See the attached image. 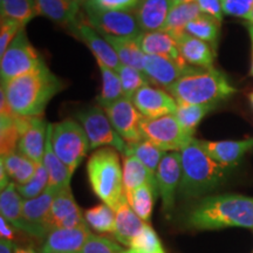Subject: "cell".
Returning a JSON list of instances; mask_svg holds the SVG:
<instances>
[{
  "mask_svg": "<svg viewBox=\"0 0 253 253\" xmlns=\"http://www.w3.org/2000/svg\"><path fill=\"white\" fill-rule=\"evenodd\" d=\"M1 88L13 112L19 116H42L46 107L63 89V81L46 63L37 71L1 82Z\"/></svg>",
  "mask_w": 253,
  "mask_h": 253,
  "instance_id": "obj_1",
  "label": "cell"
},
{
  "mask_svg": "<svg viewBox=\"0 0 253 253\" xmlns=\"http://www.w3.org/2000/svg\"><path fill=\"white\" fill-rule=\"evenodd\" d=\"M186 223L196 230L253 229V197L238 194L208 196L190 210Z\"/></svg>",
  "mask_w": 253,
  "mask_h": 253,
  "instance_id": "obj_2",
  "label": "cell"
},
{
  "mask_svg": "<svg viewBox=\"0 0 253 253\" xmlns=\"http://www.w3.org/2000/svg\"><path fill=\"white\" fill-rule=\"evenodd\" d=\"M177 104H217L237 89L223 73L214 68L192 67L167 89Z\"/></svg>",
  "mask_w": 253,
  "mask_h": 253,
  "instance_id": "obj_3",
  "label": "cell"
},
{
  "mask_svg": "<svg viewBox=\"0 0 253 253\" xmlns=\"http://www.w3.org/2000/svg\"><path fill=\"white\" fill-rule=\"evenodd\" d=\"M182 181L178 194L184 198L201 197L225 181L230 169L214 162L195 140L181 151Z\"/></svg>",
  "mask_w": 253,
  "mask_h": 253,
  "instance_id": "obj_4",
  "label": "cell"
},
{
  "mask_svg": "<svg viewBox=\"0 0 253 253\" xmlns=\"http://www.w3.org/2000/svg\"><path fill=\"white\" fill-rule=\"evenodd\" d=\"M87 175L94 194L114 211L118 210L126 197L119 151L110 147L95 150L87 162Z\"/></svg>",
  "mask_w": 253,
  "mask_h": 253,
  "instance_id": "obj_5",
  "label": "cell"
},
{
  "mask_svg": "<svg viewBox=\"0 0 253 253\" xmlns=\"http://www.w3.org/2000/svg\"><path fill=\"white\" fill-rule=\"evenodd\" d=\"M52 147L72 176L90 150L84 126L74 119L52 123Z\"/></svg>",
  "mask_w": 253,
  "mask_h": 253,
  "instance_id": "obj_6",
  "label": "cell"
},
{
  "mask_svg": "<svg viewBox=\"0 0 253 253\" xmlns=\"http://www.w3.org/2000/svg\"><path fill=\"white\" fill-rule=\"evenodd\" d=\"M141 132L144 140L166 153H181L195 140V134L183 128L175 114L157 119L144 118L141 122Z\"/></svg>",
  "mask_w": 253,
  "mask_h": 253,
  "instance_id": "obj_7",
  "label": "cell"
},
{
  "mask_svg": "<svg viewBox=\"0 0 253 253\" xmlns=\"http://www.w3.org/2000/svg\"><path fill=\"white\" fill-rule=\"evenodd\" d=\"M77 120L86 131L90 150L110 147L125 156L128 144L114 129L103 108L100 106L82 108L77 113Z\"/></svg>",
  "mask_w": 253,
  "mask_h": 253,
  "instance_id": "obj_8",
  "label": "cell"
},
{
  "mask_svg": "<svg viewBox=\"0 0 253 253\" xmlns=\"http://www.w3.org/2000/svg\"><path fill=\"white\" fill-rule=\"evenodd\" d=\"M43 65V59L31 43L24 28L14 38L5 54L0 58L1 82H7L12 79L37 71Z\"/></svg>",
  "mask_w": 253,
  "mask_h": 253,
  "instance_id": "obj_9",
  "label": "cell"
},
{
  "mask_svg": "<svg viewBox=\"0 0 253 253\" xmlns=\"http://www.w3.org/2000/svg\"><path fill=\"white\" fill-rule=\"evenodd\" d=\"M84 8L86 21L101 36L137 39L143 32L132 12L103 11L84 4Z\"/></svg>",
  "mask_w": 253,
  "mask_h": 253,
  "instance_id": "obj_10",
  "label": "cell"
},
{
  "mask_svg": "<svg viewBox=\"0 0 253 253\" xmlns=\"http://www.w3.org/2000/svg\"><path fill=\"white\" fill-rule=\"evenodd\" d=\"M103 110L114 129L126 143H135L144 140L141 132V122L144 118L130 99L121 97L103 108Z\"/></svg>",
  "mask_w": 253,
  "mask_h": 253,
  "instance_id": "obj_11",
  "label": "cell"
},
{
  "mask_svg": "<svg viewBox=\"0 0 253 253\" xmlns=\"http://www.w3.org/2000/svg\"><path fill=\"white\" fill-rule=\"evenodd\" d=\"M156 176L157 191L162 199L163 211L170 213L175 207L177 191L182 181L181 153H167L157 168Z\"/></svg>",
  "mask_w": 253,
  "mask_h": 253,
  "instance_id": "obj_12",
  "label": "cell"
},
{
  "mask_svg": "<svg viewBox=\"0 0 253 253\" xmlns=\"http://www.w3.org/2000/svg\"><path fill=\"white\" fill-rule=\"evenodd\" d=\"M87 225L84 213L78 207L71 186L60 189L56 192L48 218V232L55 229H72Z\"/></svg>",
  "mask_w": 253,
  "mask_h": 253,
  "instance_id": "obj_13",
  "label": "cell"
},
{
  "mask_svg": "<svg viewBox=\"0 0 253 253\" xmlns=\"http://www.w3.org/2000/svg\"><path fill=\"white\" fill-rule=\"evenodd\" d=\"M67 30L71 36L82 41L90 49V52L95 56V60H99V61L108 66L109 68L114 69V71H116L119 66L121 65L113 47L109 45L108 41L104 39L99 32L95 31L87 23L84 15H82L77 24H74L73 26L67 28Z\"/></svg>",
  "mask_w": 253,
  "mask_h": 253,
  "instance_id": "obj_14",
  "label": "cell"
},
{
  "mask_svg": "<svg viewBox=\"0 0 253 253\" xmlns=\"http://www.w3.org/2000/svg\"><path fill=\"white\" fill-rule=\"evenodd\" d=\"M132 103L145 119H157L175 114L177 102L169 91L145 86L132 96Z\"/></svg>",
  "mask_w": 253,
  "mask_h": 253,
  "instance_id": "obj_15",
  "label": "cell"
},
{
  "mask_svg": "<svg viewBox=\"0 0 253 253\" xmlns=\"http://www.w3.org/2000/svg\"><path fill=\"white\" fill-rule=\"evenodd\" d=\"M48 125L49 123H47L42 116L26 118L25 126L21 130L18 151L37 164L42 163L46 149Z\"/></svg>",
  "mask_w": 253,
  "mask_h": 253,
  "instance_id": "obj_16",
  "label": "cell"
},
{
  "mask_svg": "<svg viewBox=\"0 0 253 253\" xmlns=\"http://www.w3.org/2000/svg\"><path fill=\"white\" fill-rule=\"evenodd\" d=\"M91 235L89 226L49 231L40 253H79Z\"/></svg>",
  "mask_w": 253,
  "mask_h": 253,
  "instance_id": "obj_17",
  "label": "cell"
},
{
  "mask_svg": "<svg viewBox=\"0 0 253 253\" xmlns=\"http://www.w3.org/2000/svg\"><path fill=\"white\" fill-rule=\"evenodd\" d=\"M198 143L214 162L227 169L238 166L244 155L253 149V138L242 141L198 140Z\"/></svg>",
  "mask_w": 253,
  "mask_h": 253,
  "instance_id": "obj_18",
  "label": "cell"
},
{
  "mask_svg": "<svg viewBox=\"0 0 253 253\" xmlns=\"http://www.w3.org/2000/svg\"><path fill=\"white\" fill-rule=\"evenodd\" d=\"M192 67L183 65L171 59L158 55H145L144 74L149 78L151 84L168 89L171 87L179 78L183 77Z\"/></svg>",
  "mask_w": 253,
  "mask_h": 253,
  "instance_id": "obj_19",
  "label": "cell"
},
{
  "mask_svg": "<svg viewBox=\"0 0 253 253\" xmlns=\"http://www.w3.org/2000/svg\"><path fill=\"white\" fill-rule=\"evenodd\" d=\"M24 199L19 194L17 184L11 182L0 192V213L1 217L21 232L40 238L39 232L31 225L24 216ZM41 239V238H40Z\"/></svg>",
  "mask_w": 253,
  "mask_h": 253,
  "instance_id": "obj_20",
  "label": "cell"
},
{
  "mask_svg": "<svg viewBox=\"0 0 253 253\" xmlns=\"http://www.w3.org/2000/svg\"><path fill=\"white\" fill-rule=\"evenodd\" d=\"M39 15L69 28L80 20V0H36Z\"/></svg>",
  "mask_w": 253,
  "mask_h": 253,
  "instance_id": "obj_21",
  "label": "cell"
},
{
  "mask_svg": "<svg viewBox=\"0 0 253 253\" xmlns=\"http://www.w3.org/2000/svg\"><path fill=\"white\" fill-rule=\"evenodd\" d=\"M137 42L145 55H158L188 65L181 56L178 43L175 38L164 31L142 32Z\"/></svg>",
  "mask_w": 253,
  "mask_h": 253,
  "instance_id": "obj_22",
  "label": "cell"
},
{
  "mask_svg": "<svg viewBox=\"0 0 253 253\" xmlns=\"http://www.w3.org/2000/svg\"><path fill=\"white\" fill-rule=\"evenodd\" d=\"M56 192L58 191L55 189L48 186L38 197L24 201V216L28 223L39 232L41 239L46 238L48 235L47 224H48L50 208H52Z\"/></svg>",
  "mask_w": 253,
  "mask_h": 253,
  "instance_id": "obj_23",
  "label": "cell"
},
{
  "mask_svg": "<svg viewBox=\"0 0 253 253\" xmlns=\"http://www.w3.org/2000/svg\"><path fill=\"white\" fill-rule=\"evenodd\" d=\"M172 6V0H140L132 13L143 32L161 31Z\"/></svg>",
  "mask_w": 253,
  "mask_h": 253,
  "instance_id": "obj_24",
  "label": "cell"
},
{
  "mask_svg": "<svg viewBox=\"0 0 253 253\" xmlns=\"http://www.w3.org/2000/svg\"><path fill=\"white\" fill-rule=\"evenodd\" d=\"M115 230L113 232L114 238L121 245L128 248L132 240L136 238V236L143 229L145 223L132 210L130 204L128 203L126 196L122 199L121 204L115 211Z\"/></svg>",
  "mask_w": 253,
  "mask_h": 253,
  "instance_id": "obj_25",
  "label": "cell"
},
{
  "mask_svg": "<svg viewBox=\"0 0 253 253\" xmlns=\"http://www.w3.org/2000/svg\"><path fill=\"white\" fill-rule=\"evenodd\" d=\"M183 60L191 67L213 68L214 52L210 43L184 33L177 39Z\"/></svg>",
  "mask_w": 253,
  "mask_h": 253,
  "instance_id": "obj_26",
  "label": "cell"
},
{
  "mask_svg": "<svg viewBox=\"0 0 253 253\" xmlns=\"http://www.w3.org/2000/svg\"><path fill=\"white\" fill-rule=\"evenodd\" d=\"M43 167L46 168L48 173V186L59 191L60 189L71 186L72 175L68 168L63 164L60 158L56 156L52 147V123L48 125V131H47V141L45 155L42 160Z\"/></svg>",
  "mask_w": 253,
  "mask_h": 253,
  "instance_id": "obj_27",
  "label": "cell"
},
{
  "mask_svg": "<svg viewBox=\"0 0 253 253\" xmlns=\"http://www.w3.org/2000/svg\"><path fill=\"white\" fill-rule=\"evenodd\" d=\"M123 186H125L126 196L130 195L132 191L140 186L151 183L156 184V176L135 156H123Z\"/></svg>",
  "mask_w": 253,
  "mask_h": 253,
  "instance_id": "obj_28",
  "label": "cell"
},
{
  "mask_svg": "<svg viewBox=\"0 0 253 253\" xmlns=\"http://www.w3.org/2000/svg\"><path fill=\"white\" fill-rule=\"evenodd\" d=\"M202 14L197 2H183V4L173 5L170 9L169 15L163 28L161 31L167 32L177 40L185 33V28L189 23L195 20Z\"/></svg>",
  "mask_w": 253,
  "mask_h": 253,
  "instance_id": "obj_29",
  "label": "cell"
},
{
  "mask_svg": "<svg viewBox=\"0 0 253 253\" xmlns=\"http://www.w3.org/2000/svg\"><path fill=\"white\" fill-rule=\"evenodd\" d=\"M115 50L116 55L122 65L136 68L143 72L145 54L138 45L137 39L129 38H116L110 36H102ZM144 73V72H143Z\"/></svg>",
  "mask_w": 253,
  "mask_h": 253,
  "instance_id": "obj_30",
  "label": "cell"
},
{
  "mask_svg": "<svg viewBox=\"0 0 253 253\" xmlns=\"http://www.w3.org/2000/svg\"><path fill=\"white\" fill-rule=\"evenodd\" d=\"M0 164L5 168L11 181L17 185H24L30 182L33 178L38 167L36 162L24 156L19 151L1 156Z\"/></svg>",
  "mask_w": 253,
  "mask_h": 253,
  "instance_id": "obj_31",
  "label": "cell"
},
{
  "mask_svg": "<svg viewBox=\"0 0 253 253\" xmlns=\"http://www.w3.org/2000/svg\"><path fill=\"white\" fill-rule=\"evenodd\" d=\"M96 62L101 73V80H102V87H101L100 95L96 97V102L101 108H106L109 104L125 96H123L121 80L116 71L109 68L99 60H96Z\"/></svg>",
  "mask_w": 253,
  "mask_h": 253,
  "instance_id": "obj_32",
  "label": "cell"
},
{
  "mask_svg": "<svg viewBox=\"0 0 253 253\" xmlns=\"http://www.w3.org/2000/svg\"><path fill=\"white\" fill-rule=\"evenodd\" d=\"M157 192V185L148 183L126 196L128 203L130 204L132 210L144 223L150 221Z\"/></svg>",
  "mask_w": 253,
  "mask_h": 253,
  "instance_id": "obj_33",
  "label": "cell"
},
{
  "mask_svg": "<svg viewBox=\"0 0 253 253\" xmlns=\"http://www.w3.org/2000/svg\"><path fill=\"white\" fill-rule=\"evenodd\" d=\"M1 17L13 19L25 27L39 15L36 0H0Z\"/></svg>",
  "mask_w": 253,
  "mask_h": 253,
  "instance_id": "obj_34",
  "label": "cell"
},
{
  "mask_svg": "<svg viewBox=\"0 0 253 253\" xmlns=\"http://www.w3.org/2000/svg\"><path fill=\"white\" fill-rule=\"evenodd\" d=\"M126 153L125 156H135L141 161L153 173H156L157 168L164 157L166 151L161 150L156 145L147 140H142L135 143H126Z\"/></svg>",
  "mask_w": 253,
  "mask_h": 253,
  "instance_id": "obj_35",
  "label": "cell"
},
{
  "mask_svg": "<svg viewBox=\"0 0 253 253\" xmlns=\"http://www.w3.org/2000/svg\"><path fill=\"white\" fill-rule=\"evenodd\" d=\"M220 23L210 15L201 14L188 24L185 33L216 47L219 38Z\"/></svg>",
  "mask_w": 253,
  "mask_h": 253,
  "instance_id": "obj_36",
  "label": "cell"
},
{
  "mask_svg": "<svg viewBox=\"0 0 253 253\" xmlns=\"http://www.w3.org/2000/svg\"><path fill=\"white\" fill-rule=\"evenodd\" d=\"M217 104H177L175 112L176 119L186 130L195 134L196 128L211 110L216 108Z\"/></svg>",
  "mask_w": 253,
  "mask_h": 253,
  "instance_id": "obj_37",
  "label": "cell"
},
{
  "mask_svg": "<svg viewBox=\"0 0 253 253\" xmlns=\"http://www.w3.org/2000/svg\"><path fill=\"white\" fill-rule=\"evenodd\" d=\"M88 226L101 233H112L115 230V211L107 204L101 203L84 212Z\"/></svg>",
  "mask_w": 253,
  "mask_h": 253,
  "instance_id": "obj_38",
  "label": "cell"
},
{
  "mask_svg": "<svg viewBox=\"0 0 253 253\" xmlns=\"http://www.w3.org/2000/svg\"><path fill=\"white\" fill-rule=\"evenodd\" d=\"M120 80H121V86L123 96L126 99H132V96L137 93L141 88L145 86H150L151 81L149 78L144 74L143 72L138 69L129 67L126 65H120L119 68L116 69Z\"/></svg>",
  "mask_w": 253,
  "mask_h": 253,
  "instance_id": "obj_39",
  "label": "cell"
},
{
  "mask_svg": "<svg viewBox=\"0 0 253 253\" xmlns=\"http://www.w3.org/2000/svg\"><path fill=\"white\" fill-rule=\"evenodd\" d=\"M18 116L0 118V153L1 156L18 151L21 129L18 122Z\"/></svg>",
  "mask_w": 253,
  "mask_h": 253,
  "instance_id": "obj_40",
  "label": "cell"
},
{
  "mask_svg": "<svg viewBox=\"0 0 253 253\" xmlns=\"http://www.w3.org/2000/svg\"><path fill=\"white\" fill-rule=\"evenodd\" d=\"M123 253H166V251L155 230L149 223H145L141 232Z\"/></svg>",
  "mask_w": 253,
  "mask_h": 253,
  "instance_id": "obj_41",
  "label": "cell"
},
{
  "mask_svg": "<svg viewBox=\"0 0 253 253\" xmlns=\"http://www.w3.org/2000/svg\"><path fill=\"white\" fill-rule=\"evenodd\" d=\"M47 188H48V173H47L46 168L43 167L42 163L38 164L37 171L30 182L24 185H17L19 194L24 201L38 197Z\"/></svg>",
  "mask_w": 253,
  "mask_h": 253,
  "instance_id": "obj_42",
  "label": "cell"
},
{
  "mask_svg": "<svg viewBox=\"0 0 253 253\" xmlns=\"http://www.w3.org/2000/svg\"><path fill=\"white\" fill-rule=\"evenodd\" d=\"M126 249L108 237L96 236L91 233L86 244L79 253H123Z\"/></svg>",
  "mask_w": 253,
  "mask_h": 253,
  "instance_id": "obj_43",
  "label": "cell"
},
{
  "mask_svg": "<svg viewBox=\"0 0 253 253\" xmlns=\"http://www.w3.org/2000/svg\"><path fill=\"white\" fill-rule=\"evenodd\" d=\"M24 26L13 19L1 17L0 20V58L5 54L6 49L11 45L19 32L24 30Z\"/></svg>",
  "mask_w": 253,
  "mask_h": 253,
  "instance_id": "obj_44",
  "label": "cell"
},
{
  "mask_svg": "<svg viewBox=\"0 0 253 253\" xmlns=\"http://www.w3.org/2000/svg\"><path fill=\"white\" fill-rule=\"evenodd\" d=\"M140 0H86L84 5L103 11L134 12Z\"/></svg>",
  "mask_w": 253,
  "mask_h": 253,
  "instance_id": "obj_45",
  "label": "cell"
},
{
  "mask_svg": "<svg viewBox=\"0 0 253 253\" xmlns=\"http://www.w3.org/2000/svg\"><path fill=\"white\" fill-rule=\"evenodd\" d=\"M221 7L224 14L246 19L253 8V0H221Z\"/></svg>",
  "mask_w": 253,
  "mask_h": 253,
  "instance_id": "obj_46",
  "label": "cell"
},
{
  "mask_svg": "<svg viewBox=\"0 0 253 253\" xmlns=\"http://www.w3.org/2000/svg\"><path fill=\"white\" fill-rule=\"evenodd\" d=\"M196 2H197L202 14L210 15L221 24L224 17L221 0H196Z\"/></svg>",
  "mask_w": 253,
  "mask_h": 253,
  "instance_id": "obj_47",
  "label": "cell"
},
{
  "mask_svg": "<svg viewBox=\"0 0 253 253\" xmlns=\"http://www.w3.org/2000/svg\"><path fill=\"white\" fill-rule=\"evenodd\" d=\"M15 230L17 229L14 226H12L5 218L0 217V236H1V239H14Z\"/></svg>",
  "mask_w": 253,
  "mask_h": 253,
  "instance_id": "obj_48",
  "label": "cell"
},
{
  "mask_svg": "<svg viewBox=\"0 0 253 253\" xmlns=\"http://www.w3.org/2000/svg\"><path fill=\"white\" fill-rule=\"evenodd\" d=\"M15 248L17 245L12 240L1 239L0 242V253H15Z\"/></svg>",
  "mask_w": 253,
  "mask_h": 253,
  "instance_id": "obj_49",
  "label": "cell"
},
{
  "mask_svg": "<svg viewBox=\"0 0 253 253\" xmlns=\"http://www.w3.org/2000/svg\"><path fill=\"white\" fill-rule=\"evenodd\" d=\"M248 28H249V33L250 37H251V42H252V65H251V71H250V74L253 77V24H248Z\"/></svg>",
  "mask_w": 253,
  "mask_h": 253,
  "instance_id": "obj_50",
  "label": "cell"
},
{
  "mask_svg": "<svg viewBox=\"0 0 253 253\" xmlns=\"http://www.w3.org/2000/svg\"><path fill=\"white\" fill-rule=\"evenodd\" d=\"M15 253H38V252L32 248V246H28V248H20V246H17V248H15Z\"/></svg>",
  "mask_w": 253,
  "mask_h": 253,
  "instance_id": "obj_51",
  "label": "cell"
},
{
  "mask_svg": "<svg viewBox=\"0 0 253 253\" xmlns=\"http://www.w3.org/2000/svg\"><path fill=\"white\" fill-rule=\"evenodd\" d=\"M192 1H196V0H172L173 5L183 4V2H192Z\"/></svg>",
  "mask_w": 253,
  "mask_h": 253,
  "instance_id": "obj_52",
  "label": "cell"
},
{
  "mask_svg": "<svg viewBox=\"0 0 253 253\" xmlns=\"http://www.w3.org/2000/svg\"><path fill=\"white\" fill-rule=\"evenodd\" d=\"M246 20H248L250 24H253V8H252V11H251V12H250L249 17H248V18H246Z\"/></svg>",
  "mask_w": 253,
  "mask_h": 253,
  "instance_id": "obj_53",
  "label": "cell"
},
{
  "mask_svg": "<svg viewBox=\"0 0 253 253\" xmlns=\"http://www.w3.org/2000/svg\"><path fill=\"white\" fill-rule=\"evenodd\" d=\"M250 101H251V104H252V107H253V91L251 94H250Z\"/></svg>",
  "mask_w": 253,
  "mask_h": 253,
  "instance_id": "obj_54",
  "label": "cell"
},
{
  "mask_svg": "<svg viewBox=\"0 0 253 253\" xmlns=\"http://www.w3.org/2000/svg\"><path fill=\"white\" fill-rule=\"evenodd\" d=\"M80 1H82V0H80ZM84 1H86V0H84Z\"/></svg>",
  "mask_w": 253,
  "mask_h": 253,
  "instance_id": "obj_55",
  "label": "cell"
}]
</instances>
